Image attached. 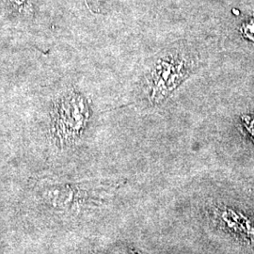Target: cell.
I'll return each mask as SVG.
<instances>
[{"instance_id": "obj_1", "label": "cell", "mask_w": 254, "mask_h": 254, "mask_svg": "<svg viewBox=\"0 0 254 254\" xmlns=\"http://www.w3.org/2000/svg\"><path fill=\"white\" fill-rule=\"evenodd\" d=\"M180 55L164 56L154 66L152 74L153 98L160 99L166 97L183 80L190 67Z\"/></svg>"}, {"instance_id": "obj_2", "label": "cell", "mask_w": 254, "mask_h": 254, "mask_svg": "<svg viewBox=\"0 0 254 254\" xmlns=\"http://www.w3.org/2000/svg\"><path fill=\"white\" fill-rule=\"evenodd\" d=\"M88 115L85 101L78 95H72L64 101L61 111L59 110V128L64 129L66 136H75L85 126Z\"/></svg>"}]
</instances>
